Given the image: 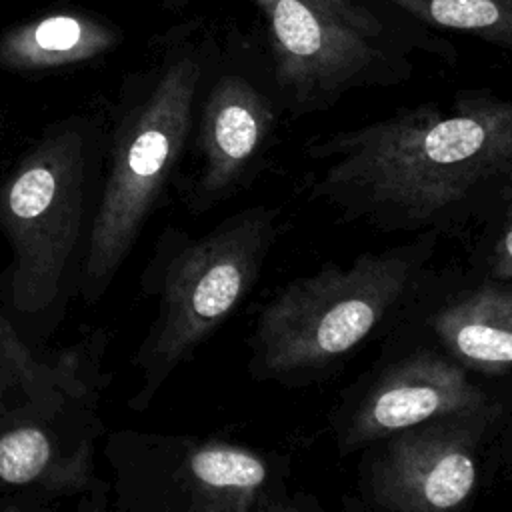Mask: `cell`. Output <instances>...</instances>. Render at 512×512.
Listing matches in <instances>:
<instances>
[{
    "label": "cell",
    "mask_w": 512,
    "mask_h": 512,
    "mask_svg": "<svg viewBox=\"0 0 512 512\" xmlns=\"http://www.w3.org/2000/svg\"><path fill=\"white\" fill-rule=\"evenodd\" d=\"M168 2H172V4H180V2H184V0H168Z\"/></svg>",
    "instance_id": "17"
},
{
    "label": "cell",
    "mask_w": 512,
    "mask_h": 512,
    "mask_svg": "<svg viewBox=\"0 0 512 512\" xmlns=\"http://www.w3.org/2000/svg\"><path fill=\"white\" fill-rule=\"evenodd\" d=\"M264 16L274 74L300 108H322L376 80L382 26L358 0H250Z\"/></svg>",
    "instance_id": "6"
},
{
    "label": "cell",
    "mask_w": 512,
    "mask_h": 512,
    "mask_svg": "<svg viewBox=\"0 0 512 512\" xmlns=\"http://www.w3.org/2000/svg\"><path fill=\"white\" fill-rule=\"evenodd\" d=\"M278 216L272 206L246 208L174 256L140 352L146 398L248 298L276 242Z\"/></svg>",
    "instance_id": "3"
},
{
    "label": "cell",
    "mask_w": 512,
    "mask_h": 512,
    "mask_svg": "<svg viewBox=\"0 0 512 512\" xmlns=\"http://www.w3.org/2000/svg\"><path fill=\"white\" fill-rule=\"evenodd\" d=\"M200 64L172 62L150 96L126 116L112 154L84 262L82 288L98 298L142 230L186 144Z\"/></svg>",
    "instance_id": "4"
},
{
    "label": "cell",
    "mask_w": 512,
    "mask_h": 512,
    "mask_svg": "<svg viewBox=\"0 0 512 512\" xmlns=\"http://www.w3.org/2000/svg\"><path fill=\"white\" fill-rule=\"evenodd\" d=\"M50 458V442L38 428H20L0 438V478L10 484L34 480Z\"/></svg>",
    "instance_id": "14"
},
{
    "label": "cell",
    "mask_w": 512,
    "mask_h": 512,
    "mask_svg": "<svg viewBox=\"0 0 512 512\" xmlns=\"http://www.w3.org/2000/svg\"><path fill=\"white\" fill-rule=\"evenodd\" d=\"M510 218H512V208H510Z\"/></svg>",
    "instance_id": "18"
},
{
    "label": "cell",
    "mask_w": 512,
    "mask_h": 512,
    "mask_svg": "<svg viewBox=\"0 0 512 512\" xmlns=\"http://www.w3.org/2000/svg\"><path fill=\"white\" fill-rule=\"evenodd\" d=\"M500 404L452 412L394 432L366 460L372 506L392 512H442L466 506L478 484L480 446Z\"/></svg>",
    "instance_id": "7"
},
{
    "label": "cell",
    "mask_w": 512,
    "mask_h": 512,
    "mask_svg": "<svg viewBox=\"0 0 512 512\" xmlns=\"http://www.w3.org/2000/svg\"><path fill=\"white\" fill-rule=\"evenodd\" d=\"M490 402L456 360L416 350L390 364L366 388L338 430V448L348 454L420 422Z\"/></svg>",
    "instance_id": "8"
},
{
    "label": "cell",
    "mask_w": 512,
    "mask_h": 512,
    "mask_svg": "<svg viewBox=\"0 0 512 512\" xmlns=\"http://www.w3.org/2000/svg\"><path fill=\"white\" fill-rule=\"evenodd\" d=\"M490 276L494 280H510L512 278V222L504 228L500 238L494 244Z\"/></svg>",
    "instance_id": "15"
},
{
    "label": "cell",
    "mask_w": 512,
    "mask_h": 512,
    "mask_svg": "<svg viewBox=\"0 0 512 512\" xmlns=\"http://www.w3.org/2000/svg\"><path fill=\"white\" fill-rule=\"evenodd\" d=\"M438 28L474 34L512 52V0H386Z\"/></svg>",
    "instance_id": "13"
},
{
    "label": "cell",
    "mask_w": 512,
    "mask_h": 512,
    "mask_svg": "<svg viewBox=\"0 0 512 512\" xmlns=\"http://www.w3.org/2000/svg\"><path fill=\"white\" fill-rule=\"evenodd\" d=\"M186 476L196 510L286 512L304 508L290 498L278 462L248 446L202 444L188 454Z\"/></svg>",
    "instance_id": "10"
},
{
    "label": "cell",
    "mask_w": 512,
    "mask_h": 512,
    "mask_svg": "<svg viewBox=\"0 0 512 512\" xmlns=\"http://www.w3.org/2000/svg\"><path fill=\"white\" fill-rule=\"evenodd\" d=\"M276 114L270 100L240 76H222L210 90L198 136L200 174L196 206L226 200L262 164L274 136Z\"/></svg>",
    "instance_id": "9"
},
{
    "label": "cell",
    "mask_w": 512,
    "mask_h": 512,
    "mask_svg": "<svg viewBox=\"0 0 512 512\" xmlns=\"http://www.w3.org/2000/svg\"><path fill=\"white\" fill-rule=\"evenodd\" d=\"M118 32L82 14H50L0 38V66L38 70L82 62L110 50Z\"/></svg>",
    "instance_id": "12"
},
{
    "label": "cell",
    "mask_w": 512,
    "mask_h": 512,
    "mask_svg": "<svg viewBox=\"0 0 512 512\" xmlns=\"http://www.w3.org/2000/svg\"><path fill=\"white\" fill-rule=\"evenodd\" d=\"M88 178L78 130L48 136L4 190L2 222L16 248L14 300L22 310L52 302L78 242Z\"/></svg>",
    "instance_id": "5"
},
{
    "label": "cell",
    "mask_w": 512,
    "mask_h": 512,
    "mask_svg": "<svg viewBox=\"0 0 512 512\" xmlns=\"http://www.w3.org/2000/svg\"><path fill=\"white\" fill-rule=\"evenodd\" d=\"M506 180H508V182H510V188H512V170H510V174H508V176H506Z\"/></svg>",
    "instance_id": "16"
},
{
    "label": "cell",
    "mask_w": 512,
    "mask_h": 512,
    "mask_svg": "<svg viewBox=\"0 0 512 512\" xmlns=\"http://www.w3.org/2000/svg\"><path fill=\"white\" fill-rule=\"evenodd\" d=\"M424 258L416 248L364 252L282 286L256 320L254 374H312L354 352L408 294Z\"/></svg>",
    "instance_id": "2"
},
{
    "label": "cell",
    "mask_w": 512,
    "mask_h": 512,
    "mask_svg": "<svg viewBox=\"0 0 512 512\" xmlns=\"http://www.w3.org/2000/svg\"><path fill=\"white\" fill-rule=\"evenodd\" d=\"M430 326L462 368L480 374L512 370V284L492 278L460 292L432 314Z\"/></svg>",
    "instance_id": "11"
},
{
    "label": "cell",
    "mask_w": 512,
    "mask_h": 512,
    "mask_svg": "<svg viewBox=\"0 0 512 512\" xmlns=\"http://www.w3.org/2000/svg\"><path fill=\"white\" fill-rule=\"evenodd\" d=\"M322 162L312 198L348 220L416 230L456 218L512 170V100L462 92L446 108L420 104L352 130L314 138Z\"/></svg>",
    "instance_id": "1"
}]
</instances>
